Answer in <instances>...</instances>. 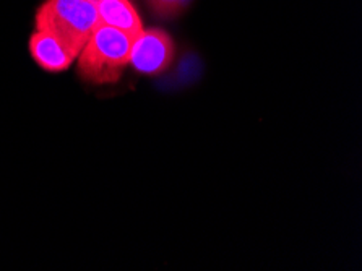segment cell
<instances>
[{"label":"cell","instance_id":"5","mask_svg":"<svg viewBox=\"0 0 362 271\" xmlns=\"http://www.w3.org/2000/svg\"><path fill=\"white\" fill-rule=\"evenodd\" d=\"M96 8L101 25L116 28L130 38L144 31L140 15L130 0H96Z\"/></svg>","mask_w":362,"mask_h":271},{"label":"cell","instance_id":"4","mask_svg":"<svg viewBox=\"0 0 362 271\" xmlns=\"http://www.w3.org/2000/svg\"><path fill=\"white\" fill-rule=\"evenodd\" d=\"M30 54L42 70L51 74L65 71L76 59L56 38L37 30L30 38Z\"/></svg>","mask_w":362,"mask_h":271},{"label":"cell","instance_id":"1","mask_svg":"<svg viewBox=\"0 0 362 271\" xmlns=\"http://www.w3.org/2000/svg\"><path fill=\"white\" fill-rule=\"evenodd\" d=\"M98 25L96 0H44L36 12V30L56 38L75 57Z\"/></svg>","mask_w":362,"mask_h":271},{"label":"cell","instance_id":"2","mask_svg":"<svg viewBox=\"0 0 362 271\" xmlns=\"http://www.w3.org/2000/svg\"><path fill=\"white\" fill-rule=\"evenodd\" d=\"M132 42L134 38L116 28L98 25L76 55L81 79L93 85L119 81L129 65Z\"/></svg>","mask_w":362,"mask_h":271},{"label":"cell","instance_id":"6","mask_svg":"<svg viewBox=\"0 0 362 271\" xmlns=\"http://www.w3.org/2000/svg\"><path fill=\"white\" fill-rule=\"evenodd\" d=\"M153 13L160 18H174L189 7L192 0H146Z\"/></svg>","mask_w":362,"mask_h":271},{"label":"cell","instance_id":"3","mask_svg":"<svg viewBox=\"0 0 362 271\" xmlns=\"http://www.w3.org/2000/svg\"><path fill=\"white\" fill-rule=\"evenodd\" d=\"M174 60V42L166 31L144 30L134 38L129 64L139 74L160 75Z\"/></svg>","mask_w":362,"mask_h":271}]
</instances>
